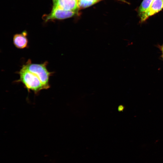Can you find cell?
I'll list each match as a JSON object with an SVG mask.
<instances>
[{
	"label": "cell",
	"mask_w": 163,
	"mask_h": 163,
	"mask_svg": "<svg viewBox=\"0 0 163 163\" xmlns=\"http://www.w3.org/2000/svg\"><path fill=\"white\" fill-rule=\"evenodd\" d=\"M163 1V0H162Z\"/></svg>",
	"instance_id": "obj_12"
},
{
	"label": "cell",
	"mask_w": 163,
	"mask_h": 163,
	"mask_svg": "<svg viewBox=\"0 0 163 163\" xmlns=\"http://www.w3.org/2000/svg\"><path fill=\"white\" fill-rule=\"evenodd\" d=\"M78 11H67L53 7L49 14L44 16L45 22L54 20H63L75 16Z\"/></svg>",
	"instance_id": "obj_3"
},
{
	"label": "cell",
	"mask_w": 163,
	"mask_h": 163,
	"mask_svg": "<svg viewBox=\"0 0 163 163\" xmlns=\"http://www.w3.org/2000/svg\"><path fill=\"white\" fill-rule=\"evenodd\" d=\"M124 107L122 105H120V106L118 108L119 110L120 111H122L124 109Z\"/></svg>",
	"instance_id": "obj_10"
},
{
	"label": "cell",
	"mask_w": 163,
	"mask_h": 163,
	"mask_svg": "<svg viewBox=\"0 0 163 163\" xmlns=\"http://www.w3.org/2000/svg\"><path fill=\"white\" fill-rule=\"evenodd\" d=\"M117 0L120 1V2H123L126 3L127 4H129V3L127 2V1H126L125 0Z\"/></svg>",
	"instance_id": "obj_11"
},
{
	"label": "cell",
	"mask_w": 163,
	"mask_h": 163,
	"mask_svg": "<svg viewBox=\"0 0 163 163\" xmlns=\"http://www.w3.org/2000/svg\"><path fill=\"white\" fill-rule=\"evenodd\" d=\"M48 63L47 61H45L42 63H32L31 60L29 59L25 64L23 65L28 71L34 73L38 77L45 89H48L50 88L49 78L53 74V72H49L47 69Z\"/></svg>",
	"instance_id": "obj_2"
},
{
	"label": "cell",
	"mask_w": 163,
	"mask_h": 163,
	"mask_svg": "<svg viewBox=\"0 0 163 163\" xmlns=\"http://www.w3.org/2000/svg\"><path fill=\"white\" fill-rule=\"evenodd\" d=\"M19 79L17 82H21L29 92L32 91L37 94L45 88L38 77L28 71L23 65L18 72Z\"/></svg>",
	"instance_id": "obj_1"
},
{
	"label": "cell",
	"mask_w": 163,
	"mask_h": 163,
	"mask_svg": "<svg viewBox=\"0 0 163 163\" xmlns=\"http://www.w3.org/2000/svg\"><path fill=\"white\" fill-rule=\"evenodd\" d=\"M154 0H143L138 9V14L140 17L149 8Z\"/></svg>",
	"instance_id": "obj_7"
},
{
	"label": "cell",
	"mask_w": 163,
	"mask_h": 163,
	"mask_svg": "<svg viewBox=\"0 0 163 163\" xmlns=\"http://www.w3.org/2000/svg\"><path fill=\"white\" fill-rule=\"evenodd\" d=\"M53 7L67 11H78V0H52Z\"/></svg>",
	"instance_id": "obj_4"
},
{
	"label": "cell",
	"mask_w": 163,
	"mask_h": 163,
	"mask_svg": "<svg viewBox=\"0 0 163 163\" xmlns=\"http://www.w3.org/2000/svg\"><path fill=\"white\" fill-rule=\"evenodd\" d=\"M27 34L26 31H24L21 33L16 34L14 35L13 43L16 48L23 49L27 47L28 43Z\"/></svg>",
	"instance_id": "obj_6"
},
{
	"label": "cell",
	"mask_w": 163,
	"mask_h": 163,
	"mask_svg": "<svg viewBox=\"0 0 163 163\" xmlns=\"http://www.w3.org/2000/svg\"><path fill=\"white\" fill-rule=\"evenodd\" d=\"M157 47L161 52V56L162 60H163V43L161 45H158L157 46Z\"/></svg>",
	"instance_id": "obj_9"
},
{
	"label": "cell",
	"mask_w": 163,
	"mask_h": 163,
	"mask_svg": "<svg viewBox=\"0 0 163 163\" xmlns=\"http://www.w3.org/2000/svg\"><path fill=\"white\" fill-rule=\"evenodd\" d=\"M100 0H78L79 9L88 7L95 4Z\"/></svg>",
	"instance_id": "obj_8"
},
{
	"label": "cell",
	"mask_w": 163,
	"mask_h": 163,
	"mask_svg": "<svg viewBox=\"0 0 163 163\" xmlns=\"http://www.w3.org/2000/svg\"><path fill=\"white\" fill-rule=\"evenodd\" d=\"M163 8L162 0H154L149 8L140 17V22H143L150 17L158 12Z\"/></svg>",
	"instance_id": "obj_5"
}]
</instances>
